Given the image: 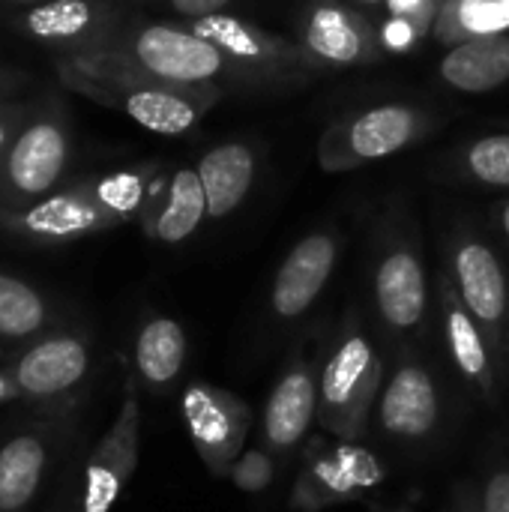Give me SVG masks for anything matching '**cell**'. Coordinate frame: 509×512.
I'll return each mask as SVG.
<instances>
[{"instance_id":"30","label":"cell","mask_w":509,"mask_h":512,"mask_svg":"<svg viewBox=\"0 0 509 512\" xmlns=\"http://www.w3.org/2000/svg\"><path fill=\"white\" fill-rule=\"evenodd\" d=\"M144 195V183L138 174H114L108 180H102L96 186V198L102 201V207H108L117 219L129 216Z\"/></svg>"},{"instance_id":"8","label":"cell","mask_w":509,"mask_h":512,"mask_svg":"<svg viewBox=\"0 0 509 512\" xmlns=\"http://www.w3.org/2000/svg\"><path fill=\"white\" fill-rule=\"evenodd\" d=\"M135 57L153 78L177 87L207 84L231 66L213 42L201 39L192 30H177L165 24H153L138 33Z\"/></svg>"},{"instance_id":"27","label":"cell","mask_w":509,"mask_h":512,"mask_svg":"<svg viewBox=\"0 0 509 512\" xmlns=\"http://www.w3.org/2000/svg\"><path fill=\"white\" fill-rule=\"evenodd\" d=\"M30 30L48 39L75 36L90 24V6L84 0H54L30 12Z\"/></svg>"},{"instance_id":"15","label":"cell","mask_w":509,"mask_h":512,"mask_svg":"<svg viewBox=\"0 0 509 512\" xmlns=\"http://www.w3.org/2000/svg\"><path fill=\"white\" fill-rule=\"evenodd\" d=\"M303 48L318 63L327 66H354L369 60L375 51V33L348 6L339 3H318L303 27Z\"/></svg>"},{"instance_id":"16","label":"cell","mask_w":509,"mask_h":512,"mask_svg":"<svg viewBox=\"0 0 509 512\" xmlns=\"http://www.w3.org/2000/svg\"><path fill=\"white\" fill-rule=\"evenodd\" d=\"M216 99L210 84L198 87H141L126 96V114L150 132L159 135H180L192 129L201 111Z\"/></svg>"},{"instance_id":"14","label":"cell","mask_w":509,"mask_h":512,"mask_svg":"<svg viewBox=\"0 0 509 512\" xmlns=\"http://www.w3.org/2000/svg\"><path fill=\"white\" fill-rule=\"evenodd\" d=\"M87 369H90V354L78 336H51L21 354L12 381L21 396L48 399L81 384Z\"/></svg>"},{"instance_id":"29","label":"cell","mask_w":509,"mask_h":512,"mask_svg":"<svg viewBox=\"0 0 509 512\" xmlns=\"http://www.w3.org/2000/svg\"><path fill=\"white\" fill-rule=\"evenodd\" d=\"M231 483L240 489V492H249V495H258L264 492L273 477H276V459L267 453V450H246L234 468H231Z\"/></svg>"},{"instance_id":"23","label":"cell","mask_w":509,"mask_h":512,"mask_svg":"<svg viewBox=\"0 0 509 512\" xmlns=\"http://www.w3.org/2000/svg\"><path fill=\"white\" fill-rule=\"evenodd\" d=\"M45 471V444L36 435H18L0 450V512H18L36 495Z\"/></svg>"},{"instance_id":"11","label":"cell","mask_w":509,"mask_h":512,"mask_svg":"<svg viewBox=\"0 0 509 512\" xmlns=\"http://www.w3.org/2000/svg\"><path fill=\"white\" fill-rule=\"evenodd\" d=\"M339 261V240L330 231H315L303 237L282 261L273 291H270V309L279 321H297L303 318L327 288L333 270Z\"/></svg>"},{"instance_id":"21","label":"cell","mask_w":509,"mask_h":512,"mask_svg":"<svg viewBox=\"0 0 509 512\" xmlns=\"http://www.w3.org/2000/svg\"><path fill=\"white\" fill-rule=\"evenodd\" d=\"M117 216L102 207L99 198H84V195H54L48 201H42L39 207H33L24 216V228L36 237H51V240H63V237H75V234H87L96 231L108 222H114Z\"/></svg>"},{"instance_id":"32","label":"cell","mask_w":509,"mask_h":512,"mask_svg":"<svg viewBox=\"0 0 509 512\" xmlns=\"http://www.w3.org/2000/svg\"><path fill=\"white\" fill-rule=\"evenodd\" d=\"M231 0H171V6L192 18V21H201V18H210V15H219Z\"/></svg>"},{"instance_id":"36","label":"cell","mask_w":509,"mask_h":512,"mask_svg":"<svg viewBox=\"0 0 509 512\" xmlns=\"http://www.w3.org/2000/svg\"><path fill=\"white\" fill-rule=\"evenodd\" d=\"M360 6H378V3H387V0H357Z\"/></svg>"},{"instance_id":"18","label":"cell","mask_w":509,"mask_h":512,"mask_svg":"<svg viewBox=\"0 0 509 512\" xmlns=\"http://www.w3.org/2000/svg\"><path fill=\"white\" fill-rule=\"evenodd\" d=\"M441 78L462 93H492L509 81V33L453 45L441 60Z\"/></svg>"},{"instance_id":"20","label":"cell","mask_w":509,"mask_h":512,"mask_svg":"<svg viewBox=\"0 0 509 512\" xmlns=\"http://www.w3.org/2000/svg\"><path fill=\"white\" fill-rule=\"evenodd\" d=\"M186 363V333L174 318H150L135 339V366L144 384L165 390L177 381Z\"/></svg>"},{"instance_id":"31","label":"cell","mask_w":509,"mask_h":512,"mask_svg":"<svg viewBox=\"0 0 509 512\" xmlns=\"http://www.w3.org/2000/svg\"><path fill=\"white\" fill-rule=\"evenodd\" d=\"M483 512H509V462H498L483 486Z\"/></svg>"},{"instance_id":"24","label":"cell","mask_w":509,"mask_h":512,"mask_svg":"<svg viewBox=\"0 0 509 512\" xmlns=\"http://www.w3.org/2000/svg\"><path fill=\"white\" fill-rule=\"evenodd\" d=\"M207 216V195L201 186L198 171L183 168L171 177L165 207L153 219V237L162 243H183L198 231Z\"/></svg>"},{"instance_id":"28","label":"cell","mask_w":509,"mask_h":512,"mask_svg":"<svg viewBox=\"0 0 509 512\" xmlns=\"http://www.w3.org/2000/svg\"><path fill=\"white\" fill-rule=\"evenodd\" d=\"M441 6L444 0H387V12L393 18L390 39L402 45V42L432 33Z\"/></svg>"},{"instance_id":"10","label":"cell","mask_w":509,"mask_h":512,"mask_svg":"<svg viewBox=\"0 0 509 512\" xmlns=\"http://www.w3.org/2000/svg\"><path fill=\"white\" fill-rule=\"evenodd\" d=\"M438 306H441L444 339H447L456 372L465 378V384L489 408H498L504 381L498 375L492 345H489L486 333L480 330V324L465 309V303H462V297H459V291H456V285H453V279L447 273L438 279Z\"/></svg>"},{"instance_id":"4","label":"cell","mask_w":509,"mask_h":512,"mask_svg":"<svg viewBox=\"0 0 509 512\" xmlns=\"http://www.w3.org/2000/svg\"><path fill=\"white\" fill-rule=\"evenodd\" d=\"M426 114L411 105H378L333 120L318 141L324 171H354L375 159H387L423 135Z\"/></svg>"},{"instance_id":"6","label":"cell","mask_w":509,"mask_h":512,"mask_svg":"<svg viewBox=\"0 0 509 512\" xmlns=\"http://www.w3.org/2000/svg\"><path fill=\"white\" fill-rule=\"evenodd\" d=\"M387 387L378 396V426L399 444L429 441L444 417L441 387L414 345H399Z\"/></svg>"},{"instance_id":"13","label":"cell","mask_w":509,"mask_h":512,"mask_svg":"<svg viewBox=\"0 0 509 512\" xmlns=\"http://www.w3.org/2000/svg\"><path fill=\"white\" fill-rule=\"evenodd\" d=\"M192 33H198L201 39L213 42L228 57L231 69L285 72L291 66H303L306 63L303 54L291 42H285V39H279V36L249 24L243 18H234V15H222L219 12V15L192 21Z\"/></svg>"},{"instance_id":"1","label":"cell","mask_w":509,"mask_h":512,"mask_svg":"<svg viewBox=\"0 0 509 512\" xmlns=\"http://www.w3.org/2000/svg\"><path fill=\"white\" fill-rule=\"evenodd\" d=\"M384 387V357L351 312L318 378V426L339 441H360Z\"/></svg>"},{"instance_id":"34","label":"cell","mask_w":509,"mask_h":512,"mask_svg":"<svg viewBox=\"0 0 509 512\" xmlns=\"http://www.w3.org/2000/svg\"><path fill=\"white\" fill-rule=\"evenodd\" d=\"M15 396H21V393H18V387H15V381H12V375H3V372H0V405H3V402H12Z\"/></svg>"},{"instance_id":"38","label":"cell","mask_w":509,"mask_h":512,"mask_svg":"<svg viewBox=\"0 0 509 512\" xmlns=\"http://www.w3.org/2000/svg\"><path fill=\"white\" fill-rule=\"evenodd\" d=\"M21 3H33V0H21Z\"/></svg>"},{"instance_id":"7","label":"cell","mask_w":509,"mask_h":512,"mask_svg":"<svg viewBox=\"0 0 509 512\" xmlns=\"http://www.w3.org/2000/svg\"><path fill=\"white\" fill-rule=\"evenodd\" d=\"M384 480L387 468L372 450L357 441H336L312 450L288 504L297 512H321L378 489Z\"/></svg>"},{"instance_id":"9","label":"cell","mask_w":509,"mask_h":512,"mask_svg":"<svg viewBox=\"0 0 509 512\" xmlns=\"http://www.w3.org/2000/svg\"><path fill=\"white\" fill-rule=\"evenodd\" d=\"M138 438H141V408L135 384H126L123 405L114 426L96 447L84 474V512H108L120 498L126 480L138 465Z\"/></svg>"},{"instance_id":"37","label":"cell","mask_w":509,"mask_h":512,"mask_svg":"<svg viewBox=\"0 0 509 512\" xmlns=\"http://www.w3.org/2000/svg\"><path fill=\"white\" fill-rule=\"evenodd\" d=\"M0 144H3V129H0Z\"/></svg>"},{"instance_id":"19","label":"cell","mask_w":509,"mask_h":512,"mask_svg":"<svg viewBox=\"0 0 509 512\" xmlns=\"http://www.w3.org/2000/svg\"><path fill=\"white\" fill-rule=\"evenodd\" d=\"M66 162V138L57 126H30L9 153V180L24 195H42L54 186Z\"/></svg>"},{"instance_id":"35","label":"cell","mask_w":509,"mask_h":512,"mask_svg":"<svg viewBox=\"0 0 509 512\" xmlns=\"http://www.w3.org/2000/svg\"><path fill=\"white\" fill-rule=\"evenodd\" d=\"M498 225H501V231L507 234L509 240V201H504V204L498 207Z\"/></svg>"},{"instance_id":"33","label":"cell","mask_w":509,"mask_h":512,"mask_svg":"<svg viewBox=\"0 0 509 512\" xmlns=\"http://www.w3.org/2000/svg\"><path fill=\"white\" fill-rule=\"evenodd\" d=\"M450 512H483V507L477 504V498H474V492H471V486L459 489L456 504H453V510Z\"/></svg>"},{"instance_id":"25","label":"cell","mask_w":509,"mask_h":512,"mask_svg":"<svg viewBox=\"0 0 509 512\" xmlns=\"http://www.w3.org/2000/svg\"><path fill=\"white\" fill-rule=\"evenodd\" d=\"M48 324L45 300L21 279L0 273V339L18 342Z\"/></svg>"},{"instance_id":"12","label":"cell","mask_w":509,"mask_h":512,"mask_svg":"<svg viewBox=\"0 0 509 512\" xmlns=\"http://www.w3.org/2000/svg\"><path fill=\"white\" fill-rule=\"evenodd\" d=\"M318 378L321 372L303 354H297L279 375L261 417V432L273 453H291L306 441L318 420Z\"/></svg>"},{"instance_id":"17","label":"cell","mask_w":509,"mask_h":512,"mask_svg":"<svg viewBox=\"0 0 509 512\" xmlns=\"http://www.w3.org/2000/svg\"><path fill=\"white\" fill-rule=\"evenodd\" d=\"M198 177L207 195V216L225 219L234 213L252 189L255 180V156L243 141H228L213 147L198 162Z\"/></svg>"},{"instance_id":"5","label":"cell","mask_w":509,"mask_h":512,"mask_svg":"<svg viewBox=\"0 0 509 512\" xmlns=\"http://www.w3.org/2000/svg\"><path fill=\"white\" fill-rule=\"evenodd\" d=\"M180 414L207 471L213 477H228L234 462L243 456L252 429V408L231 390L195 381L183 390Z\"/></svg>"},{"instance_id":"2","label":"cell","mask_w":509,"mask_h":512,"mask_svg":"<svg viewBox=\"0 0 509 512\" xmlns=\"http://www.w3.org/2000/svg\"><path fill=\"white\" fill-rule=\"evenodd\" d=\"M447 276L453 279L465 309L486 333L498 375L509 381V279L498 252L474 231H462L447 249Z\"/></svg>"},{"instance_id":"39","label":"cell","mask_w":509,"mask_h":512,"mask_svg":"<svg viewBox=\"0 0 509 512\" xmlns=\"http://www.w3.org/2000/svg\"><path fill=\"white\" fill-rule=\"evenodd\" d=\"M396 512H411V510H396Z\"/></svg>"},{"instance_id":"26","label":"cell","mask_w":509,"mask_h":512,"mask_svg":"<svg viewBox=\"0 0 509 512\" xmlns=\"http://www.w3.org/2000/svg\"><path fill=\"white\" fill-rule=\"evenodd\" d=\"M462 168L483 186H509V132L477 138L465 150Z\"/></svg>"},{"instance_id":"3","label":"cell","mask_w":509,"mask_h":512,"mask_svg":"<svg viewBox=\"0 0 509 512\" xmlns=\"http://www.w3.org/2000/svg\"><path fill=\"white\" fill-rule=\"evenodd\" d=\"M372 300L378 324L393 348L414 345L429 321V279L411 234H393L381 243L372 270Z\"/></svg>"},{"instance_id":"22","label":"cell","mask_w":509,"mask_h":512,"mask_svg":"<svg viewBox=\"0 0 509 512\" xmlns=\"http://www.w3.org/2000/svg\"><path fill=\"white\" fill-rule=\"evenodd\" d=\"M432 33L450 48L509 33V0H444Z\"/></svg>"}]
</instances>
